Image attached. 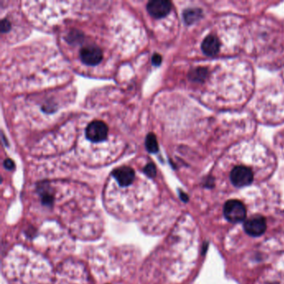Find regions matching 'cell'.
I'll return each mask as SVG.
<instances>
[{
  "label": "cell",
  "mask_w": 284,
  "mask_h": 284,
  "mask_svg": "<svg viewBox=\"0 0 284 284\" xmlns=\"http://www.w3.org/2000/svg\"><path fill=\"white\" fill-rule=\"evenodd\" d=\"M179 195H180L181 199H182L183 202H187V201H188V197H187V194L183 192H180Z\"/></svg>",
  "instance_id": "e0dca14e"
},
{
  "label": "cell",
  "mask_w": 284,
  "mask_h": 284,
  "mask_svg": "<svg viewBox=\"0 0 284 284\" xmlns=\"http://www.w3.org/2000/svg\"><path fill=\"white\" fill-rule=\"evenodd\" d=\"M144 173L149 178H154L157 174V169L153 162H149L144 169Z\"/></svg>",
  "instance_id": "4fadbf2b"
},
{
  "label": "cell",
  "mask_w": 284,
  "mask_h": 284,
  "mask_svg": "<svg viewBox=\"0 0 284 284\" xmlns=\"http://www.w3.org/2000/svg\"><path fill=\"white\" fill-rule=\"evenodd\" d=\"M230 180L238 187L248 186L253 183V171L245 166H237L231 172Z\"/></svg>",
  "instance_id": "3957f363"
},
{
  "label": "cell",
  "mask_w": 284,
  "mask_h": 284,
  "mask_svg": "<svg viewBox=\"0 0 284 284\" xmlns=\"http://www.w3.org/2000/svg\"><path fill=\"white\" fill-rule=\"evenodd\" d=\"M266 228V219L260 215H255L244 223V230L252 237H258L264 234Z\"/></svg>",
  "instance_id": "277c9868"
},
{
  "label": "cell",
  "mask_w": 284,
  "mask_h": 284,
  "mask_svg": "<svg viewBox=\"0 0 284 284\" xmlns=\"http://www.w3.org/2000/svg\"><path fill=\"white\" fill-rule=\"evenodd\" d=\"M0 27H1V33H7L9 30H11V23L6 18H4L1 20L0 23Z\"/></svg>",
  "instance_id": "5bb4252c"
},
{
  "label": "cell",
  "mask_w": 284,
  "mask_h": 284,
  "mask_svg": "<svg viewBox=\"0 0 284 284\" xmlns=\"http://www.w3.org/2000/svg\"><path fill=\"white\" fill-rule=\"evenodd\" d=\"M4 166H5V169H8V170H12V169H14V162H13L10 158H7V159H5V162H4Z\"/></svg>",
  "instance_id": "2e32d148"
},
{
  "label": "cell",
  "mask_w": 284,
  "mask_h": 284,
  "mask_svg": "<svg viewBox=\"0 0 284 284\" xmlns=\"http://www.w3.org/2000/svg\"><path fill=\"white\" fill-rule=\"evenodd\" d=\"M207 70L204 68H198L190 73V79L192 81L202 82L207 78Z\"/></svg>",
  "instance_id": "7c38bea8"
},
{
  "label": "cell",
  "mask_w": 284,
  "mask_h": 284,
  "mask_svg": "<svg viewBox=\"0 0 284 284\" xmlns=\"http://www.w3.org/2000/svg\"><path fill=\"white\" fill-rule=\"evenodd\" d=\"M39 191L42 198L43 204L46 206H52L54 203V195L47 185H41Z\"/></svg>",
  "instance_id": "30bf717a"
},
{
  "label": "cell",
  "mask_w": 284,
  "mask_h": 284,
  "mask_svg": "<svg viewBox=\"0 0 284 284\" xmlns=\"http://www.w3.org/2000/svg\"><path fill=\"white\" fill-rule=\"evenodd\" d=\"M183 18L187 25H192L202 17V10L199 9H187L183 11Z\"/></svg>",
  "instance_id": "9c48e42d"
},
{
  "label": "cell",
  "mask_w": 284,
  "mask_h": 284,
  "mask_svg": "<svg viewBox=\"0 0 284 284\" xmlns=\"http://www.w3.org/2000/svg\"><path fill=\"white\" fill-rule=\"evenodd\" d=\"M223 215L230 223H241L246 219L247 210L241 201L232 199L225 203L223 207Z\"/></svg>",
  "instance_id": "6da1fadb"
},
{
  "label": "cell",
  "mask_w": 284,
  "mask_h": 284,
  "mask_svg": "<svg viewBox=\"0 0 284 284\" xmlns=\"http://www.w3.org/2000/svg\"><path fill=\"white\" fill-rule=\"evenodd\" d=\"M80 59L87 65H97L103 59V52L97 45H88L80 50Z\"/></svg>",
  "instance_id": "5b68a950"
},
{
  "label": "cell",
  "mask_w": 284,
  "mask_h": 284,
  "mask_svg": "<svg viewBox=\"0 0 284 284\" xmlns=\"http://www.w3.org/2000/svg\"><path fill=\"white\" fill-rule=\"evenodd\" d=\"M152 63L155 66H159L162 63V56L160 54H154L153 56H152Z\"/></svg>",
  "instance_id": "9a60e30c"
},
{
  "label": "cell",
  "mask_w": 284,
  "mask_h": 284,
  "mask_svg": "<svg viewBox=\"0 0 284 284\" xmlns=\"http://www.w3.org/2000/svg\"><path fill=\"white\" fill-rule=\"evenodd\" d=\"M172 4L168 0H152L147 5V10L155 18H163L171 11Z\"/></svg>",
  "instance_id": "8992f818"
},
{
  "label": "cell",
  "mask_w": 284,
  "mask_h": 284,
  "mask_svg": "<svg viewBox=\"0 0 284 284\" xmlns=\"http://www.w3.org/2000/svg\"><path fill=\"white\" fill-rule=\"evenodd\" d=\"M220 50V43L216 37L209 35L202 43V50L207 56H215Z\"/></svg>",
  "instance_id": "ba28073f"
},
{
  "label": "cell",
  "mask_w": 284,
  "mask_h": 284,
  "mask_svg": "<svg viewBox=\"0 0 284 284\" xmlns=\"http://www.w3.org/2000/svg\"><path fill=\"white\" fill-rule=\"evenodd\" d=\"M145 146L149 153L151 154H156L158 152V140L156 138L155 134L153 133H149L147 135L146 139H145Z\"/></svg>",
  "instance_id": "8fae6325"
},
{
  "label": "cell",
  "mask_w": 284,
  "mask_h": 284,
  "mask_svg": "<svg viewBox=\"0 0 284 284\" xmlns=\"http://www.w3.org/2000/svg\"><path fill=\"white\" fill-rule=\"evenodd\" d=\"M112 175L121 187H128L134 180L135 173L132 168L123 166L114 169Z\"/></svg>",
  "instance_id": "52a82bcc"
},
{
  "label": "cell",
  "mask_w": 284,
  "mask_h": 284,
  "mask_svg": "<svg viewBox=\"0 0 284 284\" xmlns=\"http://www.w3.org/2000/svg\"><path fill=\"white\" fill-rule=\"evenodd\" d=\"M108 128L105 123L94 120L88 124L85 129L86 138L92 143L104 142L108 137Z\"/></svg>",
  "instance_id": "7a4b0ae2"
}]
</instances>
